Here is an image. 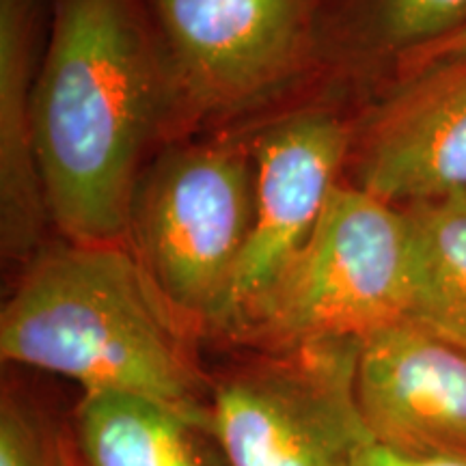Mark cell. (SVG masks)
Masks as SVG:
<instances>
[{
  "label": "cell",
  "mask_w": 466,
  "mask_h": 466,
  "mask_svg": "<svg viewBox=\"0 0 466 466\" xmlns=\"http://www.w3.org/2000/svg\"><path fill=\"white\" fill-rule=\"evenodd\" d=\"M33 130L52 227L126 242L143 168L173 141V97L143 0H48Z\"/></svg>",
  "instance_id": "obj_1"
},
{
  "label": "cell",
  "mask_w": 466,
  "mask_h": 466,
  "mask_svg": "<svg viewBox=\"0 0 466 466\" xmlns=\"http://www.w3.org/2000/svg\"><path fill=\"white\" fill-rule=\"evenodd\" d=\"M201 341L126 242L50 240L0 311L5 363L69 378L83 393L143 395L212 430Z\"/></svg>",
  "instance_id": "obj_2"
},
{
  "label": "cell",
  "mask_w": 466,
  "mask_h": 466,
  "mask_svg": "<svg viewBox=\"0 0 466 466\" xmlns=\"http://www.w3.org/2000/svg\"><path fill=\"white\" fill-rule=\"evenodd\" d=\"M143 5L171 86L173 141L253 130L283 110L329 96L326 0Z\"/></svg>",
  "instance_id": "obj_3"
},
{
  "label": "cell",
  "mask_w": 466,
  "mask_h": 466,
  "mask_svg": "<svg viewBox=\"0 0 466 466\" xmlns=\"http://www.w3.org/2000/svg\"><path fill=\"white\" fill-rule=\"evenodd\" d=\"M253 223L248 132L165 145L143 168L126 244L162 296L208 341Z\"/></svg>",
  "instance_id": "obj_4"
},
{
  "label": "cell",
  "mask_w": 466,
  "mask_h": 466,
  "mask_svg": "<svg viewBox=\"0 0 466 466\" xmlns=\"http://www.w3.org/2000/svg\"><path fill=\"white\" fill-rule=\"evenodd\" d=\"M408 268L410 220L404 208L341 182L300 253L223 343L236 352H270L365 339L404 322Z\"/></svg>",
  "instance_id": "obj_5"
},
{
  "label": "cell",
  "mask_w": 466,
  "mask_h": 466,
  "mask_svg": "<svg viewBox=\"0 0 466 466\" xmlns=\"http://www.w3.org/2000/svg\"><path fill=\"white\" fill-rule=\"evenodd\" d=\"M359 346L238 350L212 374V432L229 466H357L371 445L354 395Z\"/></svg>",
  "instance_id": "obj_6"
},
{
  "label": "cell",
  "mask_w": 466,
  "mask_h": 466,
  "mask_svg": "<svg viewBox=\"0 0 466 466\" xmlns=\"http://www.w3.org/2000/svg\"><path fill=\"white\" fill-rule=\"evenodd\" d=\"M357 115L350 97L324 96L247 130L253 223L208 341L223 343L231 335L316 231L346 175Z\"/></svg>",
  "instance_id": "obj_7"
},
{
  "label": "cell",
  "mask_w": 466,
  "mask_h": 466,
  "mask_svg": "<svg viewBox=\"0 0 466 466\" xmlns=\"http://www.w3.org/2000/svg\"><path fill=\"white\" fill-rule=\"evenodd\" d=\"M343 182L395 208L466 192V55L406 76L359 108Z\"/></svg>",
  "instance_id": "obj_8"
},
{
  "label": "cell",
  "mask_w": 466,
  "mask_h": 466,
  "mask_svg": "<svg viewBox=\"0 0 466 466\" xmlns=\"http://www.w3.org/2000/svg\"><path fill=\"white\" fill-rule=\"evenodd\" d=\"M354 395L371 445L466 464V352L410 322L360 339Z\"/></svg>",
  "instance_id": "obj_9"
},
{
  "label": "cell",
  "mask_w": 466,
  "mask_h": 466,
  "mask_svg": "<svg viewBox=\"0 0 466 466\" xmlns=\"http://www.w3.org/2000/svg\"><path fill=\"white\" fill-rule=\"evenodd\" d=\"M48 0H0V250L25 268L52 227L33 130L39 28Z\"/></svg>",
  "instance_id": "obj_10"
},
{
  "label": "cell",
  "mask_w": 466,
  "mask_h": 466,
  "mask_svg": "<svg viewBox=\"0 0 466 466\" xmlns=\"http://www.w3.org/2000/svg\"><path fill=\"white\" fill-rule=\"evenodd\" d=\"M466 28V0H326L329 96L382 89L408 63ZM389 83V85H391Z\"/></svg>",
  "instance_id": "obj_11"
},
{
  "label": "cell",
  "mask_w": 466,
  "mask_h": 466,
  "mask_svg": "<svg viewBox=\"0 0 466 466\" xmlns=\"http://www.w3.org/2000/svg\"><path fill=\"white\" fill-rule=\"evenodd\" d=\"M67 421L78 466H229L212 430L143 395L83 393Z\"/></svg>",
  "instance_id": "obj_12"
},
{
  "label": "cell",
  "mask_w": 466,
  "mask_h": 466,
  "mask_svg": "<svg viewBox=\"0 0 466 466\" xmlns=\"http://www.w3.org/2000/svg\"><path fill=\"white\" fill-rule=\"evenodd\" d=\"M404 212L410 220L404 322L466 352V192Z\"/></svg>",
  "instance_id": "obj_13"
},
{
  "label": "cell",
  "mask_w": 466,
  "mask_h": 466,
  "mask_svg": "<svg viewBox=\"0 0 466 466\" xmlns=\"http://www.w3.org/2000/svg\"><path fill=\"white\" fill-rule=\"evenodd\" d=\"M0 466H78L69 421L15 378L0 389Z\"/></svg>",
  "instance_id": "obj_14"
},
{
  "label": "cell",
  "mask_w": 466,
  "mask_h": 466,
  "mask_svg": "<svg viewBox=\"0 0 466 466\" xmlns=\"http://www.w3.org/2000/svg\"><path fill=\"white\" fill-rule=\"evenodd\" d=\"M464 55H466V28L464 31H460L458 35H453V37L447 39V42L434 46V48H430L428 52H423V55H419L415 61L408 63V66L401 69L398 76H395L393 83H398V80L406 78V76H410L415 72H421L423 67H430V66H434V63L445 61V58L464 56Z\"/></svg>",
  "instance_id": "obj_15"
},
{
  "label": "cell",
  "mask_w": 466,
  "mask_h": 466,
  "mask_svg": "<svg viewBox=\"0 0 466 466\" xmlns=\"http://www.w3.org/2000/svg\"><path fill=\"white\" fill-rule=\"evenodd\" d=\"M357 466H466L464 462H451V460H410L395 456L380 450V447L370 445L360 453Z\"/></svg>",
  "instance_id": "obj_16"
}]
</instances>
